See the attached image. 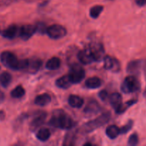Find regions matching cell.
I'll list each match as a JSON object with an SVG mask.
<instances>
[{
    "instance_id": "cell-1",
    "label": "cell",
    "mask_w": 146,
    "mask_h": 146,
    "mask_svg": "<svg viewBox=\"0 0 146 146\" xmlns=\"http://www.w3.org/2000/svg\"><path fill=\"white\" fill-rule=\"evenodd\" d=\"M50 124L56 128L70 129L74 127V121L69 115L64 113V112H61L53 116L50 121Z\"/></svg>"
},
{
    "instance_id": "cell-2",
    "label": "cell",
    "mask_w": 146,
    "mask_h": 146,
    "mask_svg": "<svg viewBox=\"0 0 146 146\" xmlns=\"http://www.w3.org/2000/svg\"><path fill=\"white\" fill-rule=\"evenodd\" d=\"M0 61L4 66L12 70H19V61L12 52L9 51H3L0 54Z\"/></svg>"
},
{
    "instance_id": "cell-3",
    "label": "cell",
    "mask_w": 146,
    "mask_h": 146,
    "mask_svg": "<svg viewBox=\"0 0 146 146\" xmlns=\"http://www.w3.org/2000/svg\"><path fill=\"white\" fill-rule=\"evenodd\" d=\"M110 118H111V114L109 113H106L102 114L99 117H98L96 119H94L90 122L87 123L84 126V130L87 133L92 132L96 128H99V127L102 126V125H105L106 123H108L109 121Z\"/></svg>"
},
{
    "instance_id": "cell-4",
    "label": "cell",
    "mask_w": 146,
    "mask_h": 146,
    "mask_svg": "<svg viewBox=\"0 0 146 146\" xmlns=\"http://www.w3.org/2000/svg\"><path fill=\"white\" fill-rule=\"evenodd\" d=\"M141 88V84L138 78L135 76H130L126 77L121 86V90L125 94L134 93L138 91Z\"/></svg>"
},
{
    "instance_id": "cell-5",
    "label": "cell",
    "mask_w": 146,
    "mask_h": 146,
    "mask_svg": "<svg viewBox=\"0 0 146 146\" xmlns=\"http://www.w3.org/2000/svg\"><path fill=\"white\" fill-rule=\"evenodd\" d=\"M46 34L50 38L59 39L66 35L67 30L65 27L59 24H53L47 28Z\"/></svg>"
},
{
    "instance_id": "cell-6",
    "label": "cell",
    "mask_w": 146,
    "mask_h": 146,
    "mask_svg": "<svg viewBox=\"0 0 146 146\" xmlns=\"http://www.w3.org/2000/svg\"><path fill=\"white\" fill-rule=\"evenodd\" d=\"M85 75V70L78 64H74L73 66H71L68 74L70 79L73 84H78L81 82L84 78Z\"/></svg>"
},
{
    "instance_id": "cell-7",
    "label": "cell",
    "mask_w": 146,
    "mask_h": 146,
    "mask_svg": "<svg viewBox=\"0 0 146 146\" xmlns=\"http://www.w3.org/2000/svg\"><path fill=\"white\" fill-rule=\"evenodd\" d=\"M36 31V27L31 24H25L20 28L19 36L23 40H28Z\"/></svg>"
},
{
    "instance_id": "cell-8",
    "label": "cell",
    "mask_w": 146,
    "mask_h": 146,
    "mask_svg": "<svg viewBox=\"0 0 146 146\" xmlns=\"http://www.w3.org/2000/svg\"><path fill=\"white\" fill-rule=\"evenodd\" d=\"M78 58L83 64H90L95 61L94 56L89 48L81 50L78 54Z\"/></svg>"
},
{
    "instance_id": "cell-9",
    "label": "cell",
    "mask_w": 146,
    "mask_h": 146,
    "mask_svg": "<svg viewBox=\"0 0 146 146\" xmlns=\"http://www.w3.org/2000/svg\"><path fill=\"white\" fill-rule=\"evenodd\" d=\"M89 49L91 50V52L95 61H99L103 58V56H104V49L101 44H98V43L91 44V46H90Z\"/></svg>"
},
{
    "instance_id": "cell-10",
    "label": "cell",
    "mask_w": 146,
    "mask_h": 146,
    "mask_svg": "<svg viewBox=\"0 0 146 146\" xmlns=\"http://www.w3.org/2000/svg\"><path fill=\"white\" fill-rule=\"evenodd\" d=\"M104 68L106 70H111L113 71H118L120 69L119 62L118 60L110 56H106L104 58Z\"/></svg>"
},
{
    "instance_id": "cell-11",
    "label": "cell",
    "mask_w": 146,
    "mask_h": 146,
    "mask_svg": "<svg viewBox=\"0 0 146 146\" xmlns=\"http://www.w3.org/2000/svg\"><path fill=\"white\" fill-rule=\"evenodd\" d=\"M46 114L44 113H41L36 117H35V118L31 121V124H30V129H31V131H36L37 128H39L44 123V121L46 119Z\"/></svg>"
},
{
    "instance_id": "cell-12",
    "label": "cell",
    "mask_w": 146,
    "mask_h": 146,
    "mask_svg": "<svg viewBox=\"0 0 146 146\" xmlns=\"http://www.w3.org/2000/svg\"><path fill=\"white\" fill-rule=\"evenodd\" d=\"M73 83L71 82V79L69 78V76L65 75L63 76L60 77L56 81V85L60 88L62 89H67L71 86Z\"/></svg>"
},
{
    "instance_id": "cell-13",
    "label": "cell",
    "mask_w": 146,
    "mask_h": 146,
    "mask_svg": "<svg viewBox=\"0 0 146 146\" xmlns=\"http://www.w3.org/2000/svg\"><path fill=\"white\" fill-rule=\"evenodd\" d=\"M108 100H109L111 105L115 110L122 104V96H121V95L119 93H113L111 95H110Z\"/></svg>"
},
{
    "instance_id": "cell-14",
    "label": "cell",
    "mask_w": 146,
    "mask_h": 146,
    "mask_svg": "<svg viewBox=\"0 0 146 146\" xmlns=\"http://www.w3.org/2000/svg\"><path fill=\"white\" fill-rule=\"evenodd\" d=\"M68 104L73 108H79L84 105V101L81 97L76 95H71L68 97Z\"/></svg>"
},
{
    "instance_id": "cell-15",
    "label": "cell",
    "mask_w": 146,
    "mask_h": 146,
    "mask_svg": "<svg viewBox=\"0 0 146 146\" xmlns=\"http://www.w3.org/2000/svg\"><path fill=\"white\" fill-rule=\"evenodd\" d=\"M51 101V98L48 94H43L38 95V96L36 97L35 100H34V103L40 106H44L48 105Z\"/></svg>"
},
{
    "instance_id": "cell-16",
    "label": "cell",
    "mask_w": 146,
    "mask_h": 146,
    "mask_svg": "<svg viewBox=\"0 0 146 146\" xmlns=\"http://www.w3.org/2000/svg\"><path fill=\"white\" fill-rule=\"evenodd\" d=\"M17 31H18V29H17V26L11 25L7 27L3 31H1V35L4 38L11 39V38H14L16 36L17 34Z\"/></svg>"
},
{
    "instance_id": "cell-17",
    "label": "cell",
    "mask_w": 146,
    "mask_h": 146,
    "mask_svg": "<svg viewBox=\"0 0 146 146\" xmlns=\"http://www.w3.org/2000/svg\"><path fill=\"white\" fill-rule=\"evenodd\" d=\"M100 110H101V107L96 101H91L88 103V104L84 109V112L89 115H94V114L98 113Z\"/></svg>"
},
{
    "instance_id": "cell-18",
    "label": "cell",
    "mask_w": 146,
    "mask_h": 146,
    "mask_svg": "<svg viewBox=\"0 0 146 146\" xmlns=\"http://www.w3.org/2000/svg\"><path fill=\"white\" fill-rule=\"evenodd\" d=\"M101 84H102L101 80L98 77H91V78H88L85 83L86 86L91 89L99 88Z\"/></svg>"
},
{
    "instance_id": "cell-19",
    "label": "cell",
    "mask_w": 146,
    "mask_h": 146,
    "mask_svg": "<svg viewBox=\"0 0 146 146\" xmlns=\"http://www.w3.org/2000/svg\"><path fill=\"white\" fill-rule=\"evenodd\" d=\"M106 133L108 138L111 139H115L121 133V128L115 125H111L106 128Z\"/></svg>"
},
{
    "instance_id": "cell-20",
    "label": "cell",
    "mask_w": 146,
    "mask_h": 146,
    "mask_svg": "<svg viewBox=\"0 0 146 146\" xmlns=\"http://www.w3.org/2000/svg\"><path fill=\"white\" fill-rule=\"evenodd\" d=\"M41 64L42 63L40 59H36V58H33L31 60L29 59V65L27 70L29 72L36 73L40 68Z\"/></svg>"
},
{
    "instance_id": "cell-21",
    "label": "cell",
    "mask_w": 146,
    "mask_h": 146,
    "mask_svg": "<svg viewBox=\"0 0 146 146\" xmlns=\"http://www.w3.org/2000/svg\"><path fill=\"white\" fill-rule=\"evenodd\" d=\"M61 59L58 57H52L47 61L46 64V67L49 70L58 69L61 66Z\"/></svg>"
},
{
    "instance_id": "cell-22",
    "label": "cell",
    "mask_w": 146,
    "mask_h": 146,
    "mask_svg": "<svg viewBox=\"0 0 146 146\" xmlns=\"http://www.w3.org/2000/svg\"><path fill=\"white\" fill-rule=\"evenodd\" d=\"M12 80V76L9 72L4 71L0 74V84L4 88H7L9 86Z\"/></svg>"
},
{
    "instance_id": "cell-23",
    "label": "cell",
    "mask_w": 146,
    "mask_h": 146,
    "mask_svg": "<svg viewBox=\"0 0 146 146\" xmlns=\"http://www.w3.org/2000/svg\"><path fill=\"white\" fill-rule=\"evenodd\" d=\"M51 136V132L47 128H41L36 134V138L41 141H46Z\"/></svg>"
},
{
    "instance_id": "cell-24",
    "label": "cell",
    "mask_w": 146,
    "mask_h": 146,
    "mask_svg": "<svg viewBox=\"0 0 146 146\" xmlns=\"http://www.w3.org/2000/svg\"><path fill=\"white\" fill-rule=\"evenodd\" d=\"M25 94V90L21 86H17L11 91V96L14 98H20Z\"/></svg>"
},
{
    "instance_id": "cell-25",
    "label": "cell",
    "mask_w": 146,
    "mask_h": 146,
    "mask_svg": "<svg viewBox=\"0 0 146 146\" xmlns=\"http://www.w3.org/2000/svg\"><path fill=\"white\" fill-rule=\"evenodd\" d=\"M104 10V7L101 5H96L94 7H91L90 9V16L92 18L96 19L99 17L101 13Z\"/></svg>"
},
{
    "instance_id": "cell-26",
    "label": "cell",
    "mask_w": 146,
    "mask_h": 146,
    "mask_svg": "<svg viewBox=\"0 0 146 146\" xmlns=\"http://www.w3.org/2000/svg\"><path fill=\"white\" fill-rule=\"evenodd\" d=\"M136 102V100H131V101L125 102V104H123L122 103L121 105L115 110V111H116V113H123L125 112L130 106H131L132 105L135 104Z\"/></svg>"
},
{
    "instance_id": "cell-27",
    "label": "cell",
    "mask_w": 146,
    "mask_h": 146,
    "mask_svg": "<svg viewBox=\"0 0 146 146\" xmlns=\"http://www.w3.org/2000/svg\"><path fill=\"white\" fill-rule=\"evenodd\" d=\"M140 67V62L138 61H131L128 64V67H127V70L129 72L133 73V71H137Z\"/></svg>"
},
{
    "instance_id": "cell-28",
    "label": "cell",
    "mask_w": 146,
    "mask_h": 146,
    "mask_svg": "<svg viewBox=\"0 0 146 146\" xmlns=\"http://www.w3.org/2000/svg\"><path fill=\"white\" fill-rule=\"evenodd\" d=\"M138 142H139V138H138V134L133 133L129 137V138H128V144L129 145L134 146L138 145Z\"/></svg>"
},
{
    "instance_id": "cell-29",
    "label": "cell",
    "mask_w": 146,
    "mask_h": 146,
    "mask_svg": "<svg viewBox=\"0 0 146 146\" xmlns=\"http://www.w3.org/2000/svg\"><path fill=\"white\" fill-rule=\"evenodd\" d=\"M133 125V122L132 121H128V123L126 124V125H124L123 127H122V128H121V133L123 134V133H128V131L132 128Z\"/></svg>"
},
{
    "instance_id": "cell-30",
    "label": "cell",
    "mask_w": 146,
    "mask_h": 146,
    "mask_svg": "<svg viewBox=\"0 0 146 146\" xmlns=\"http://www.w3.org/2000/svg\"><path fill=\"white\" fill-rule=\"evenodd\" d=\"M36 31H39L41 34L46 33L47 28L44 23H38L37 26H36Z\"/></svg>"
},
{
    "instance_id": "cell-31",
    "label": "cell",
    "mask_w": 146,
    "mask_h": 146,
    "mask_svg": "<svg viewBox=\"0 0 146 146\" xmlns=\"http://www.w3.org/2000/svg\"><path fill=\"white\" fill-rule=\"evenodd\" d=\"M99 97L102 101H106L107 99H108L109 98V95H108V93L106 91L104 90V91H101L99 93Z\"/></svg>"
},
{
    "instance_id": "cell-32",
    "label": "cell",
    "mask_w": 146,
    "mask_h": 146,
    "mask_svg": "<svg viewBox=\"0 0 146 146\" xmlns=\"http://www.w3.org/2000/svg\"><path fill=\"white\" fill-rule=\"evenodd\" d=\"M135 1L139 7H143L146 4V0H135Z\"/></svg>"
},
{
    "instance_id": "cell-33",
    "label": "cell",
    "mask_w": 146,
    "mask_h": 146,
    "mask_svg": "<svg viewBox=\"0 0 146 146\" xmlns=\"http://www.w3.org/2000/svg\"><path fill=\"white\" fill-rule=\"evenodd\" d=\"M4 98H5V95H4V92L0 90V104L4 101Z\"/></svg>"
},
{
    "instance_id": "cell-34",
    "label": "cell",
    "mask_w": 146,
    "mask_h": 146,
    "mask_svg": "<svg viewBox=\"0 0 146 146\" xmlns=\"http://www.w3.org/2000/svg\"><path fill=\"white\" fill-rule=\"evenodd\" d=\"M5 117V114H4V111H0V120L4 119Z\"/></svg>"
},
{
    "instance_id": "cell-35",
    "label": "cell",
    "mask_w": 146,
    "mask_h": 146,
    "mask_svg": "<svg viewBox=\"0 0 146 146\" xmlns=\"http://www.w3.org/2000/svg\"><path fill=\"white\" fill-rule=\"evenodd\" d=\"M84 146H86V145H92V144H91V143H85V144H84Z\"/></svg>"
},
{
    "instance_id": "cell-36",
    "label": "cell",
    "mask_w": 146,
    "mask_h": 146,
    "mask_svg": "<svg viewBox=\"0 0 146 146\" xmlns=\"http://www.w3.org/2000/svg\"><path fill=\"white\" fill-rule=\"evenodd\" d=\"M145 95L146 96V91H145Z\"/></svg>"
}]
</instances>
